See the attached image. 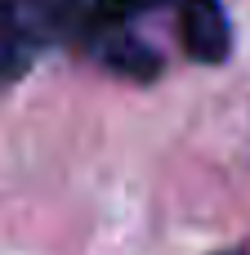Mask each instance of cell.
Returning a JSON list of instances; mask_svg holds the SVG:
<instances>
[{
    "mask_svg": "<svg viewBox=\"0 0 250 255\" xmlns=\"http://www.w3.org/2000/svg\"><path fill=\"white\" fill-rule=\"evenodd\" d=\"M81 0H0V81L22 72L27 58L63 31Z\"/></svg>",
    "mask_w": 250,
    "mask_h": 255,
    "instance_id": "1",
    "label": "cell"
},
{
    "mask_svg": "<svg viewBox=\"0 0 250 255\" xmlns=\"http://www.w3.org/2000/svg\"><path fill=\"white\" fill-rule=\"evenodd\" d=\"M148 4H157V0H103V4H98V27L121 22V18H130V13H143Z\"/></svg>",
    "mask_w": 250,
    "mask_h": 255,
    "instance_id": "3",
    "label": "cell"
},
{
    "mask_svg": "<svg viewBox=\"0 0 250 255\" xmlns=\"http://www.w3.org/2000/svg\"><path fill=\"white\" fill-rule=\"evenodd\" d=\"M179 40L197 63H224L233 45V27L219 0H179Z\"/></svg>",
    "mask_w": 250,
    "mask_h": 255,
    "instance_id": "2",
    "label": "cell"
}]
</instances>
